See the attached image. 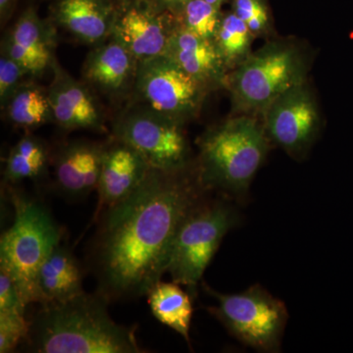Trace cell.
<instances>
[{"mask_svg":"<svg viewBox=\"0 0 353 353\" xmlns=\"http://www.w3.org/2000/svg\"><path fill=\"white\" fill-rule=\"evenodd\" d=\"M188 167L150 169L138 189L97 216L88 264L109 303L148 296L167 273L179 229L208 192Z\"/></svg>","mask_w":353,"mask_h":353,"instance_id":"6da1fadb","label":"cell"},{"mask_svg":"<svg viewBox=\"0 0 353 353\" xmlns=\"http://www.w3.org/2000/svg\"><path fill=\"white\" fill-rule=\"evenodd\" d=\"M99 292L44 303L30 321L25 345L37 353H141L136 327L114 321Z\"/></svg>","mask_w":353,"mask_h":353,"instance_id":"7a4b0ae2","label":"cell"},{"mask_svg":"<svg viewBox=\"0 0 353 353\" xmlns=\"http://www.w3.org/2000/svg\"><path fill=\"white\" fill-rule=\"evenodd\" d=\"M269 141L256 117L239 115L199 139L197 176L206 190L245 196L266 159Z\"/></svg>","mask_w":353,"mask_h":353,"instance_id":"3957f363","label":"cell"},{"mask_svg":"<svg viewBox=\"0 0 353 353\" xmlns=\"http://www.w3.org/2000/svg\"><path fill=\"white\" fill-rule=\"evenodd\" d=\"M13 223L0 239V270L13 279L25 303H39L41 265L62 241L61 228L43 202L10 190Z\"/></svg>","mask_w":353,"mask_h":353,"instance_id":"277c9868","label":"cell"},{"mask_svg":"<svg viewBox=\"0 0 353 353\" xmlns=\"http://www.w3.org/2000/svg\"><path fill=\"white\" fill-rule=\"evenodd\" d=\"M306 80V63L296 44H266L230 72L227 87L240 115H262L272 101Z\"/></svg>","mask_w":353,"mask_h":353,"instance_id":"5b68a950","label":"cell"},{"mask_svg":"<svg viewBox=\"0 0 353 353\" xmlns=\"http://www.w3.org/2000/svg\"><path fill=\"white\" fill-rule=\"evenodd\" d=\"M238 223L225 201L202 199L183 221L176 234L167 273L194 294L223 238Z\"/></svg>","mask_w":353,"mask_h":353,"instance_id":"8992f818","label":"cell"},{"mask_svg":"<svg viewBox=\"0 0 353 353\" xmlns=\"http://www.w3.org/2000/svg\"><path fill=\"white\" fill-rule=\"evenodd\" d=\"M205 290L218 301L208 310L234 338L260 352L280 350L288 321L287 308L280 299L260 285L231 294H221L208 285Z\"/></svg>","mask_w":353,"mask_h":353,"instance_id":"52a82bcc","label":"cell"},{"mask_svg":"<svg viewBox=\"0 0 353 353\" xmlns=\"http://www.w3.org/2000/svg\"><path fill=\"white\" fill-rule=\"evenodd\" d=\"M134 88L143 108L182 125L196 115L210 92L165 54L139 62Z\"/></svg>","mask_w":353,"mask_h":353,"instance_id":"ba28073f","label":"cell"},{"mask_svg":"<svg viewBox=\"0 0 353 353\" xmlns=\"http://www.w3.org/2000/svg\"><path fill=\"white\" fill-rule=\"evenodd\" d=\"M183 126L141 106L118 118L113 126V136L137 150L150 168L180 170L189 166L190 157Z\"/></svg>","mask_w":353,"mask_h":353,"instance_id":"9c48e42d","label":"cell"},{"mask_svg":"<svg viewBox=\"0 0 353 353\" xmlns=\"http://www.w3.org/2000/svg\"><path fill=\"white\" fill-rule=\"evenodd\" d=\"M261 116L269 141L294 157L307 152L319 132L317 103L305 83L281 94Z\"/></svg>","mask_w":353,"mask_h":353,"instance_id":"30bf717a","label":"cell"},{"mask_svg":"<svg viewBox=\"0 0 353 353\" xmlns=\"http://www.w3.org/2000/svg\"><path fill=\"white\" fill-rule=\"evenodd\" d=\"M176 24V15L145 0H121L111 36L141 62L166 53Z\"/></svg>","mask_w":353,"mask_h":353,"instance_id":"8fae6325","label":"cell"},{"mask_svg":"<svg viewBox=\"0 0 353 353\" xmlns=\"http://www.w3.org/2000/svg\"><path fill=\"white\" fill-rule=\"evenodd\" d=\"M106 145L74 141L53 158L55 188L69 201H82L99 188Z\"/></svg>","mask_w":353,"mask_h":353,"instance_id":"7c38bea8","label":"cell"},{"mask_svg":"<svg viewBox=\"0 0 353 353\" xmlns=\"http://www.w3.org/2000/svg\"><path fill=\"white\" fill-rule=\"evenodd\" d=\"M150 166L137 150L114 139L106 145L99 188L97 216L104 209L124 201L145 180ZM95 216V217H97Z\"/></svg>","mask_w":353,"mask_h":353,"instance_id":"4fadbf2b","label":"cell"},{"mask_svg":"<svg viewBox=\"0 0 353 353\" xmlns=\"http://www.w3.org/2000/svg\"><path fill=\"white\" fill-rule=\"evenodd\" d=\"M165 55L209 90L227 87L229 71L214 43L183 29L178 21Z\"/></svg>","mask_w":353,"mask_h":353,"instance_id":"5bb4252c","label":"cell"},{"mask_svg":"<svg viewBox=\"0 0 353 353\" xmlns=\"http://www.w3.org/2000/svg\"><path fill=\"white\" fill-rule=\"evenodd\" d=\"M54 78L48 90L52 120L66 130H103L99 105L83 83L77 82L54 62Z\"/></svg>","mask_w":353,"mask_h":353,"instance_id":"9a60e30c","label":"cell"},{"mask_svg":"<svg viewBox=\"0 0 353 353\" xmlns=\"http://www.w3.org/2000/svg\"><path fill=\"white\" fill-rule=\"evenodd\" d=\"M97 44L83 64V75L103 94L117 97L134 88L138 60L117 39Z\"/></svg>","mask_w":353,"mask_h":353,"instance_id":"2e32d148","label":"cell"},{"mask_svg":"<svg viewBox=\"0 0 353 353\" xmlns=\"http://www.w3.org/2000/svg\"><path fill=\"white\" fill-rule=\"evenodd\" d=\"M50 25L32 8L27 9L14 24L2 50L29 75H39L53 62V34Z\"/></svg>","mask_w":353,"mask_h":353,"instance_id":"e0dca14e","label":"cell"},{"mask_svg":"<svg viewBox=\"0 0 353 353\" xmlns=\"http://www.w3.org/2000/svg\"><path fill=\"white\" fill-rule=\"evenodd\" d=\"M116 7L112 0H58L54 16L75 38L97 46L112 34Z\"/></svg>","mask_w":353,"mask_h":353,"instance_id":"ac0fdd59","label":"cell"},{"mask_svg":"<svg viewBox=\"0 0 353 353\" xmlns=\"http://www.w3.org/2000/svg\"><path fill=\"white\" fill-rule=\"evenodd\" d=\"M83 280L80 262L68 246L60 243L39 269V303H63L82 294Z\"/></svg>","mask_w":353,"mask_h":353,"instance_id":"d6986e66","label":"cell"},{"mask_svg":"<svg viewBox=\"0 0 353 353\" xmlns=\"http://www.w3.org/2000/svg\"><path fill=\"white\" fill-rule=\"evenodd\" d=\"M175 282L159 281L148 292V299L153 316L190 343L192 323V301L187 292Z\"/></svg>","mask_w":353,"mask_h":353,"instance_id":"ffe728a7","label":"cell"},{"mask_svg":"<svg viewBox=\"0 0 353 353\" xmlns=\"http://www.w3.org/2000/svg\"><path fill=\"white\" fill-rule=\"evenodd\" d=\"M50 162L46 143L32 134H26L11 148L4 167V181L10 185L43 176Z\"/></svg>","mask_w":353,"mask_h":353,"instance_id":"44dd1931","label":"cell"},{"mask_svg":"<svg viewBox=\"0 0 353 353\" xmlns=\"http://www.w3.org/2000/svg\"><path fill=\"white\" fill-rule=\"evenodd\" d=\"M254 39L248 26L233 11L223 12L213 43L229 73L241 66L252 54Z\"/></svg>","mask_w":353,"mask_h":353,"instance_id":"7402d4cb","label":"cell"},{"mask_svg":"<svg viewBox=\"0 0 353 353\" xmlns=\"http://www.w3.org/2000/svg\"><path fill=\"white\" fill-rule=\"evenodd\" d=\"M6 110L13 124L26 129L41 126L52 119L48 92L34 83H22Z\"/></svg>","mask_w":353,"mask_h":353,"instance_id":"603a6c76","label":"cell"},{"mask_svg":"<svg viewBox=\"0 0 353 353\" xmlns=\"http://www.w3.org/2000/svg\"><path fill=\"white\" fill-rule=\"evenodd\" d=\"M223 12L222 7L209 3L205 0H188L176 18L183 29L213 41Z\"/></svg>","mask_w":353,"mask_h":353,"instance_id":"cb8c5ba5","label":"cell"},{"mask_svg":"<svg viewBox=\"0 0 353 353\" xmlns=\"http://www.w3.org/2000/svg\"><path fill=\"white\" fill-rule=\"evenodd\" d=\"M231 10L257 37H267L274 30L268 0H231Z\"/></svg>","mask_w":353,"mask_h":353,"instance_id":"d4e9b609","label":"cell"},{"mask_svg":"<svg viewBox=\"0 0 353 353\" xmlns=\"http://www.w3.org/2000/svg\"><path fill=\"white\" fill-rule=\"evenodd\" d=\"M26 311H6L0 312V352H12L21 341L27 338L30 321L25 316Z\"/></svg>","mask_w":353,"mask_h":353,"instance_id":"484cf974","label":"cell"},{"mask_svg":"<svg viewBox=\"0 0 353 353\" xmlns=\"http://www.w3.org/2000/svg\"><path fill=\"white\" fill-rule=\"evenodd\" d=\"M29 75L27 71L3 50L0 57V103L6 109L16 90L22 85L23 77Z\"/></svg>","mask_w":353,"mask_h":353,"instance_id":"4316f807","label":"cell"},{"mask_svg":"<svg viewBox=\"0 0 353 353\" xmlns=\"http://www.w3.org/2000/svg\"><path fill=\"white\" fill-rule=\"evenodd\" d=\"M24 299L15 282L6 272L0 270V312L26 311Z\"/></svg>","mask_w":353,"mask_h":353,"instance_id":"83f0119b","label":"cell"},{"mask_svg":"<svg viewBox=\"0 0 353 353\" xmlns=\"http://www.w3.org/2000/svg\"><path fill=\"white\" fill-rule=\"evenodd\" d=\"M145 1L157 7L160 10L176 15L182 10L188 0H145Z\"/></svg>","mask_w":353,"mask_h":353,"instance_id":"f1b7e54d","label":"cell"},{"mask_svg":"<svg viewBox=\"0 0 353 353\" xmlns=\"http://www.w3.org/2000/svg\"><path fill=\"white\" fill-rule=\"evenodd\" d=\"M15 6L16 0H0V18L2 24L12 15Z\"/></svg>","mask_w":353,"mask_h":353,"instance_id":"f546056e","label":"cell"},{"mask_svg":"<svg viewBox=\"0 0 353 353\" xmlns=\"http://www.w3.org/2000/svg\"><path fill=\"white\" fill-rule=\"evenodd\" d=\"M205 1L209 2V3L215 4V6L222 7L225 3L231 2V0H205Z\"/></svg>","mask_w":353,"mask_h":353,"instance_id":"4dcf8cb0","label":"cell"}]
</instances>
